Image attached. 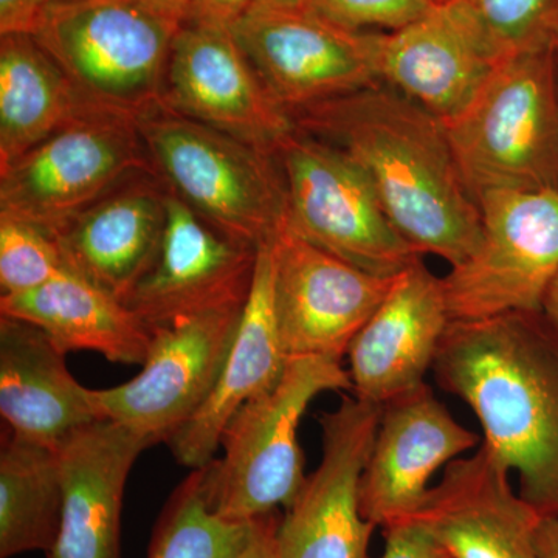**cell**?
I'll return each mask as SVG.
<instances>
[{
    "label": "cell",
    "instance_id": "6da1fadb",
    "mask_svg": "<svg viewBox=\"0 0 558 558\" xmlns=\"http://www.w3.org/2000/svg\"><path fill=\"white\" fill-rule=\"evenodd\" d=\"M289 113L296 130L343 150L365 171L418 255L439 256L453 267L478 247V202L438 117L385 84Z\"/></svg>",
    "mask_w": 558,
    "mask_h": 558
},
{
    "label": "cell",
    "instance_id": "7a4b0ae2",
    "mask_svg": "<svg viewBox=\"0 0 558 558\" xmlns=\"http://www.w3.org/2000/svg\"><path fill=\"white\" fill-rule=\"evenodd\" d=\"M436 380L472 409L483 446L520 476V495L558 515V340L542 314L451 322Z\"/></svg>",
    "mask_w": 558,
    "mask_h": 558
},
{
    "label": "cell",
    "instance_id": "3957f363",
    "mask_svg": "<svg viewBox=\"0 0 558 558\" xmlns=\"http://www.w3.org/2000/svg\"><path fill=\"white\" fill-rule=\"evenodd\" d=\"M444 124L475 201L492 190H558L556 49L502 58L473 100Z\"/></svg>",
    "mask_w": 558,
    "mask_h": 558
},
{
    "label": "cell",
    "instance_id": "277c9868",
    "mask_svg": "<svg viewBox=\"0 0 558 558\" xmlns=\"http://www.w3.org/2000/svg\"><path fill=\"white\" fill-rule=\"evenodd\" d=\"M341 389L352 384L339 360L289 357L277 384L231 417L220 440L222 458L202 469L208 508L238 523L288 509L307 478L301 417L322 392Z\"/></svg>",
    "mask_w": 558,
    "mask_h": 558
},
{
    "label": "cell",
    "instance_id": "5b68a950",
    "mask_svg": "<svg viewBox=\"0 0 558 558\" xmlns=\"http://www.w3.org/2000/svg\"><path fill=\"white\" fill-rule=\"evenodd\" d=\"M135 120L156 174L202 218L252 247L277 238L288 196L275 156L161 101Z\"/></svg>",
    "mask_w": 558,
    "mask_h": 558
},
{
    "label": "cell",
    "instance_id": "8992f818",
    "mask_svg": "<svg viewBox=\"0 0 558 558\" xmlns=\"http://www.w3.org/2000/svg\"><path fill=\"white\" fill-rule=\"evenodd\" d=\"M179 31L134 0H64L47 5L33 38L81 100L137 119L160 101Z\"/></svg>",
    "mask_w": 558,
    "mask_h": 558
},
{
    "label": "cell",
    "instance_id": "52a82bcc",
    "mask_svg": "<svg viewBox=\"0 0 558 558\" xmlns=\"http://www.w3.org/2000/svg\"><path fill=\"white\" fill-rule=\"evenodd\" d=\"M275 159L288 196L286 223L303 240L377 277H396L422 258L343 150L295 130Z\"/></svg>",
    "mask_w": 558,
    "mask_h": 558
},
{
    "label": "cell",
    "instance_id": "ba28073f",
    "mask_svg": "<svg viewBox=\"0 0 558 558\" xmlns=\"http://www.w3.org/2000/svg\"><path fill=\"white\" fill-rule=\"evenodd\" d=\"M143 171L156 174L135 117L90 106L0 168V213L53 236L83 209Z\"/></svg>",
    "mask_w": 558,
    "mask_h": 558
},
{
    "label": "cell",
    "instance_id": "9c48e42d",
    "mask_svg": "<svg viewBox=\"0 0 558 558\" xmlns=\"http://www.w3.org/2000/svg\"><path fill=\"white\" fill-rule=\"evenodd\" d=\"M476 202L478 247L442 278L451 322L542 314L558 275V190H492Z\"/></svg>",
    "mask_w": 558,
    "mask_h": 558
},
{
    "label": "cell",
    "instance_id": "30bf717a",
    "mask_svg": "<svg viewBox=\"0 0 558 558\" xmlns=\"http://www.w3.org/2000/svg\"><path fill=\"white\" fill-rule=\"evenodd\" d=\"M288 112L379 86L374 32H354L314 10L255 2L230 27Z\"/></svg>",
    "mask_w": 558,
    "mask_h": 558
},
{
    "label": "cell",
    "instance_id": "8fae6325",
    "mask_svg": "<svg viewBox=\"0 0 558 558\" xmlns=\"http://www.w3.org/2000/svg\"><path fill=\"white\" fill-rule=\"evenodd\" d=\"M241 307L178 319L150 329L153 340L142 373L126 384L90 389L100 418L167 442L207 400L229 355Z\"/></svg>",
    "mask_w": 558,
    "mask_h": 558
},
{
    "label": "cell",
    "instance_id": "7c38bea8",
    "mask_svg": "<svg viewBox=\"0 0 558 558\" xmlns=\"http://www.w3.org/2000/svg\"><path fill=\"white\" fill-rule=\"evenodd\" d=\"M381 407L352 396L319 417L323 458L279 519L278 558H371L360 486Z\"/></svg>",
    "mask_w": 558,
    "mask_h": 558
},
{
    "label": "cell",
    "instance_id": "4fadbf2b",
    "mask_svg": "<svg viewBox=\"0 0 558 558\" xmlns=\"http://www.w3.org/2000/svg\"><path fill=\"white\" fill-rule=\"evenodd\" d=\"M160 101L271 156L296 130L230 28L215 25L186 22L180 27Z\"/></svg>",
    "mask_w": 558,
    "mask_h": 558
},
{
    "label": "cell",
    "instance_id": "5bb4252c",
    "mask_svg": "<svg viewBox=\"0 0 558 558\" xmlns=\"http://www.w3.org/2000/svg\"><path fill=\"white\" fill-rule=\"evenodd\" d=\"M275 314L288 357L339 360L392 284L330 255L288 223L274 242Z\"/></svg>",
    "mask_w": 558,
    "mask_h": 558
},
{
    "label": "cell",
    "instance_id": "9a60e30c",
    "mask_svg": "<svg viewBox=\"0 0 558 558\" xmlns=\"http://www.w3.org/2000/svg\"><path fill=\"white\" fill-rule=\"evenodd\" d=\"M159 255L123 303L149 329L244 306L258 248L227 236L171 189Z\"/></svg>",
    "mask_w": 558,
    "mask_h": 558
},
{
    "label": "cell",
    "instance_id": "2e32d148",
    "mask_svg": "<svg viewBox=\"0 0 558 558\" xmlns=\"http://www.w3.org/2000/svg\"><path fill=\"white\" fill-rule=\"evenodd\" d=\"M427 381L381 405L379 428L360 486L362 513L374 526L410 519L424 505L429 481L478 446Z\"/></svg>",
    "mask_w": 558,
    "mask_h": 558
},
{
    "label": "cell",
    "instance_id": "e0dca14e",
    "mask_svg": "<svg viewBox=\"0 0 558 558\" xmlns=\"http://www.w3.org/2000/svg\"><path fill=\"white\" fill-rule=\"evenodd\" d=\"M509 475L481 446L472 457L447 465L410 519L427 529L450 558H543V513L515 494Z\"/></svg>",
    "mask_w": 558,
    "mask_h": 558
},
{
    "label": "cell",
    "instance_id": "ac0fdd59",
    "mask_svg": "<svg viewBox=\"0 0 558 558\" xmlns=\"http://www.w3.org/2000/svg\"><path fill=\"white\" fill-rule=\"evenodd\" d=\"M450 323L442 278L422 258L396 275L349 347L355 398L381 407L425 384Z\"/></svg>",
    "mask_w": 558,
    "mask_h": 558
},
{
    "label": "cell",
    "instance_id": "d6986e66",
    "mask_svg": "<svg viewBox=\"0 0 558 558\" xmlns=\"http://www.w3.org/2000/svg\"><path fill=\"white\" fill-rule=\"evenodd\" d=\"M380 84L444 123L475 97L499 58L454 0L398 32H374Z\"/></svg>",
    "mask_w": 558,
    "mask_h": 558
},
{
    "label": "cell",
    "instance_id": "ffe728a7",
    "mask_svg": "<svg viewBox=\"0 0 558 558\" xmlns=\"http://www.w3.org/2000/svg\"><path fill=\"white\" fill-rule=\"evenodd\" d=\"M168 186L137 172L53 234L70 270L124 301L150 269L167 227Z\"/></svg>",
    "mask_w": 558,
    "mask_h": 558
},
{
    "label": "cell",
    "instance_id": "44dd1931",
    "mask_svg": "<svg viewBox=\"0 0 558 558\" xmlns=\"http://www.w3.org/2000/svg\"><path fill=\"white\" fill-rule=\"evenodd\" d=\"M149 439L101 418L76 429L60 451L64 508L49 558H121V508L131 470Z\"/></svg>",
    "mask_w": 558,
    "mask_h": 558
},
{
    "label": "cell",
    "instance_id": "7402d4cb",
    "mask_svg": "<svg viewBox=\"0 0 558 558\" xmlns=\"http://www.w3.org/2000/svg\"><path fill=\"white\" fill-rule=\"evenodd\" d=\"M271 242L259 245L256 253L252 289L215 387L199 411L167 440L179 464L185 468L199 470L215 461L231 417L248 400L274 387L288 365L275 314Z\"/></svg>",
    "mask_w": 558,
    "mask_h": 558
},
{
    "label": "cell",
    "instance_id": "603a6c76",
    "mask_svg": "<svg viewBox=\"0 0 558 558\" xmlns=\"http://www.w3.org/2000/svg\"><path fill=\"white\" fill-rule=\"evenodd\" d=\"M0 414L14 435L54 449L101 421L65 352L38 326L7 315L0 318Z\"/></svg>",
    "mask_w": 558,
    "mask_h": 558
},
{
    "label": "cell",
    "instance_id": "cb8c5ba5",
    "mask_svg": "<svg viewBox=\"0 0 558 558\" xmlns=\"http://www.w3.org/2000/svg\"><path fill=\"white\" fill-rule=\"evenodd\" d=\"M0 314L38 326L65 354L94 351L123 365H143L153 340L123 301L70 269L38 289L2 295Z\"/></svg>",
    "mask_w": 558,
    "mask_h": 558
},
{
    "label": "cell",
    "instance_id": "d4e9b609",
    "mask_svg": "<svg viewBox=\"0 0 558 558\" xmlns=\"http://www.w3.org/2000/svg\"><path fill=\"white\" fill-rule=\"evenodd\" d=\"M86 108L90 106L38 40L32 35H0V168Z\"/></svg>",
    "mask_w": 558,
    "mask_h": 558
},
{
    "label": "cell",
    "instance_id": "484cf974",
    "mask_svg": "<svg viewBox=\"0 0 558 558\" xmlns=\"http://www.w3.org/2000/svg\"><path fill=\"white\" fill-rule=\"evenodd\" d=\"M64 483L60 451L9 433L0 449V558L43 550L60 535Z\"/></svg>",
    "mask_w": 558,
    "mask_h": 558
},
{
    "label": "cell",
    "instance_id": "4316f807",
    "mask_svg": "<svg viewBox=\"0 0 558 558\" xmlns=\"http://www.w3.org/2000/svg\"><path fill=\"white\" fill-rule=\"evenodd\" d=\"M255 524L216 515L204 497L202 469L193 470L160 513L148 558H233L247 545Z\"/></svg>",
    "mask_w": 558,
    "mask_h": 558
},
{
    "label": "cell",
    "instance_id": "83f0119b",
    "mask_svg": "<svg viewBox=\"0 0 558 558\" xmlns=\"http://www.w3.org/2000/svg\"><path fill=\"white\" fill-rule=\"evenodd\" d=\"M495 54L502 58L550 44L558 0H454Z\"/></svg>",
    "mask_w": 558,
    "mask_h": 558
},
{
    "label": "cell",
    "instance_id": "f1b7e54d",
    "mask_svg": "<svg viewBox=\"0 0 558 558\" xmlns=\"http://www.w3.org/2000/svg\"><path fill=\"white\" fill-rule=\"evenodd\" d=\"M68 269L60 245L49 231L0 213L2 295L38 289Z\"/></svg>",
    "mask_w": 558,
    "mask_h": 558
},
{
    "label": "cell",
    "instance_id": "f546056e",
    "mask_svg": "<svg viewBox=\"0 0 558 558\" xmlns=\"http://www.w3.org/2000/svg\"><path fill=\"white\" fill-rule=\"evenodd\" d=\"M435 0H315L312 10L348 31L398 32L435 9Z\"/></svg>",
    "mask_w": 558,
    "mask_h": 558
},
{
    "label": "cell",
    "instance_id": "4dcf8cb0",
    "mask_svg": "<svg viewBox=\"0 0 558 558\" xmlns=\"http://www.w3.org/2000/svg\"><path fill=\"white\" fill-rule=\"evenodd\" d=\"M385 550L381 558H450L438 539L417 523L403 520L385 527Z\"/></svg>",
    "mask_w": 558,
    "mask_h": 558
},
{
    "label": "cell",
    "instance_id": "1f68e13d",
    "mask_svg": "<svg viewBox=\"0 0 558 558\" xmlns=\"http://www.w3.org/2000/svg\"><path fill=\"white\" fill-rule=\"evenodd\" d=\"M49 0H0V35H35Z\"/></svg>",
    "mask_w": 558,
    "mask_h": 558
},
{
    "label": "cell",
    "instance_id": "d6a6232c",
    "mask_svg": "<svg viewBox=\"0 0 558 558\" xmlns=\"http://www.w3.org/2000/svg\"><path fill=\"white\" fill-rule=\"evenodd\" d=\"M255 2L256 0H193L186 22L230 28Z\"/></svg>",
    "mask_w": 558,
    "mask_h": 558
},
{
    "label": "cell",
    "instance_id": "836d02e7",
    "mask_svg": "<svg viewBox=\"0 0 558 558\" xmlns=\"http://www.w3.org/2000/svg\"><path fill=\"white\" fill-rule=\"evenodd\" d=\"M279 519L277 512L256 520L255 531L233 558H278L277 531Z\"/></svg>",
    "mask_w": 558,
    "mask_h": 558
},
{
    "label": "cell",
    "instance_id": "e575fe53",
    "mask_svg": "<svg viewBox=\"0 0 558 558\" xmlns=\"http://www.w3.org/2000/svg\"><path fill=\"white\" fill-rule=\"evenodd\" d=\"M157 16L182 27L190 17L193 0H134Z\"/></svg>",
    "mask_w": 558,
    "mask_h": 558
},
{
    "label": "cell",
    "instance_id": "d590c367",
    "mask_svg": "<svg viewBox=\"0 0 558 558\" xmlns=\"http://www.w3.org/2000/svg\"><path fill=\"white\" fill-rule=\"evenodd\" d=\"M539 548L543 558H558V517L543 515L539 526Z\"/></svg>",
    "mask_w": 558,
    "mask_h": 558
},
{
    "label": "cell",
    "instance_id": "8d00e7d4",
    "mask_svg": "<svg viewBox=\"0 0 558 558\" xmlns=\"http://www.w3.org/2000/svg\"><path fill=\"white\" fill-rule=\"evenodd\" d=\"M542 315L558 340V275L543 300Z\"/></svg>",
    "mask_w": 558,
    "mask_h": 558
},
{
    "label": "cell",
    "instance_id": "74e56055",
    "mask_svg": "<svg viewBox=\"0 0 558 558\" xmlns=\"http://www.w3.org/2000/svg\"><path fill=\"white\" fill-rule=\"evenodd\" d=\"M256 2L281 7V9L312 10L315 0H256Z\"/></svg>",
    "mask_w": 558,
    "mask_h": 558
},
{
    "label": "cell",
    "instance_id": "f35d334b",
    "mask_svg": "<svg viewBox=\"0 0 558 558\" xmlns=\"http://www.w3.org/2000/svg\"><path fill=\"white\" fill-rule=\"evenodd\" d=\"M550 44H553V47L556 49L558 54V9L556 17H554L553 32H550Z\"/></svg>",
    "mask_w": 558,
    "mask_h": 558
},
{
    "label": "cell",
    "instance_id": "ab89813d",
    "mask_svg": "<svg viewBox=\"0 0 558 558\" xmlns=\"http://www.w3.org/2000/svg\"><path fill=\"white\" fill-rule=\"evenodd\" d=\"M435 2L439 3V5H440V3H449V2H451V0H435Z\"/></svg>",
    "mask_w": 558,
    "mask_h": 558
},
{
    "label": "cell",
    "instance_id": "60d3db41",
    "mask_svg": "<svg viewBox=\"0 0 558 558\" xmlns=\"http://www.w3.org/2000/svg\"><path fill=\"white\" fill-rule=\"evenodd\" d=\"M50 2H64V0H49V3Z\"/></svg>",
    "mask_w": 558,
    "mask_h": 558
},
{
    "label": "cell",
    "instance_id": "b9f144b4",
    "mask_svg": "<svg viewBox=\"0 0 558 558\" xmlns=\"http://www.w3.org/2000/svg\"><path fill=\"white\" fill-rule=\"evenodd\" d=\"M558 517V515H557Z\"/></svg>",
    "mask_w": 558,
    "mask_h": 558
}]
</instances>
